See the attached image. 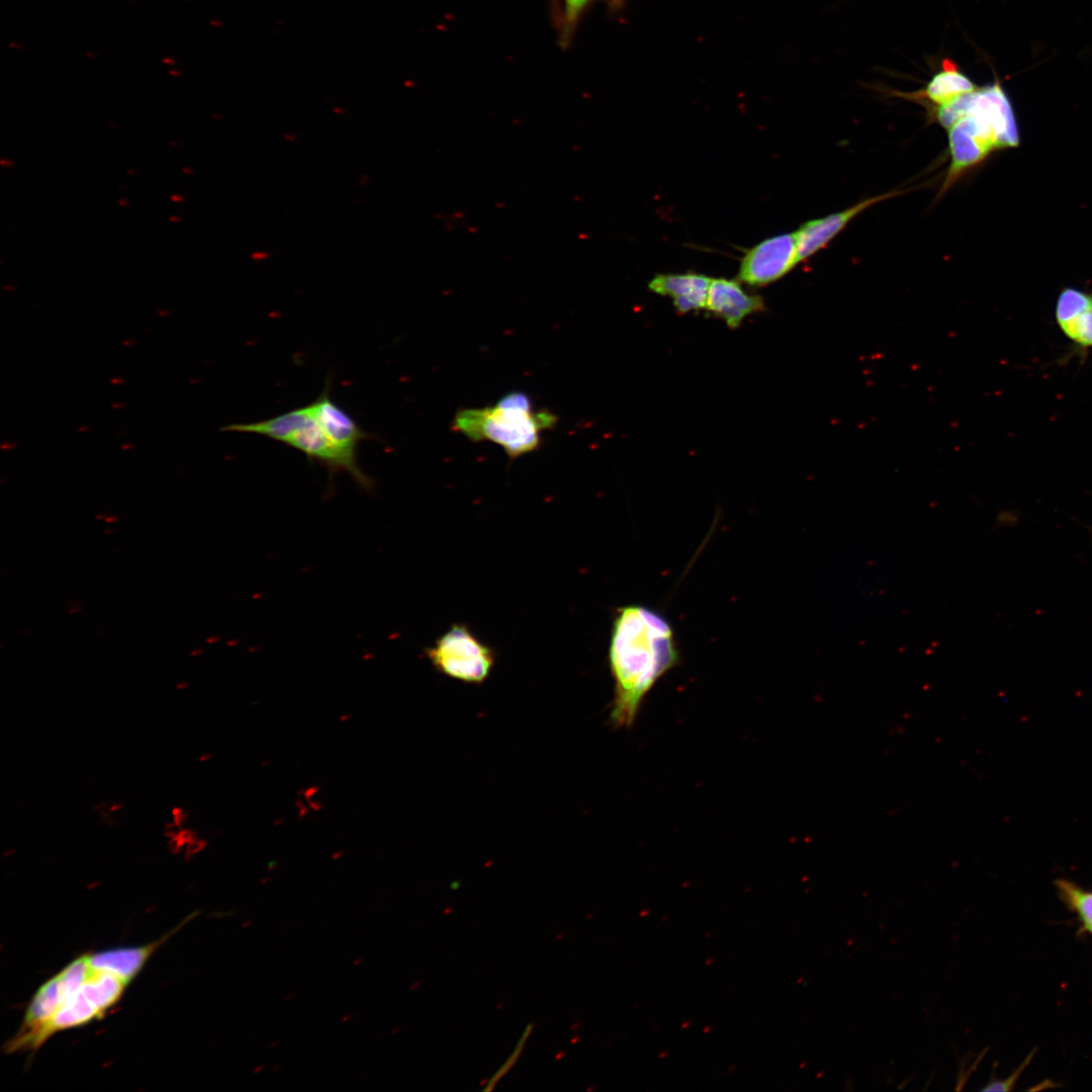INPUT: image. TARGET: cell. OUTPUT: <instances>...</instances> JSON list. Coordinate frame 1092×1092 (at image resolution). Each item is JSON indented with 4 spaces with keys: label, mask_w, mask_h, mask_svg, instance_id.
<instances>
[{
    "label": "cell",
    "mask_w": 1092,
    "mask_h": 1092,
    "mask_svg": "<svg viewBox=\"0 0 1092 1092\" xmlns=\"http://www.w3.org/2000/svg\"><path fill=\"white\" fill-rule=\"evenodd\" d=\"M558 418L546 410H535L522 391L503 395L493 405L462 408L453 419V429L472 442L490 441L511 458L535 451L542 432L552 429Z\"/></svg>",
    "instance_id": "7a4b0ae2"
},
{
    "label": "cell",
    "mask_w": 1092,
    "mask_h": 1092,
    "mask_svg": "<svg viewBox=\"0 0 1092 1092\" xmlns=\"http://www.w3.org/2000/svg\"><path fill=\"white\" fill-rule=\"evenodd\" d=\"M426 654L438 672L475 685L486 680L495 661L493 650L463 624H453Z\"/></svg>",
    "instance_id": "5b68a950"
},
{
    "label": "cell",
    "mask_w": 1092,
    "mask_h": 1092,
    "mask_svg": "<svg viewBox=\"0 0 1092 1092\" xmlns=\"http://www.w3.org/2000/svg\"><path fill=\"white\" fill-rule=\"evenodd\" d=\"M171 198H172L173 200H178V201H182V197H180V196H177V197H175V196H172Z\"/></svg>",
    "instance_id": "44dd1931"
},
{
    "label": "cell",
    "mask_w": 1092,
    "mask_h": 1092,
    "mask_svg": "<svg viewBox=\"0 0 1092 1092\" xmlns=\"http://www.w3.org/2000/svg\"><path fill=\"white\" fill-rule=\"evenodd\" d=\"M592 0H563V15L561 21L559 42L562 48H567L574 35L579 19Z\"/></svg>",
    "instance_id": "e0dca14e"
},
{
    "label": "cell",
    "mask_w": 1092,
    "mask_h": 1092,
    "mask_svg": "<svg viewBox=\"0 0 1092 1092\" xmlns=\"http://www.w3.org/2000/svg\"><path fill=\"white\" fill-rule=\"evenodd\" d=\"M226 432L264 436L305 454L310 461L324 465L331 472L344 471L364 489L370 490L372 479L354 460L339 450L325 434L309 404L283 413L271 419L233 424Z\"/></svg>",
    "instance_id": "3957f363"
},
{
    "label": "cell",
    "mask_w": 1092,
    "mask_h": 1092,
    "mask_svg": "<svg viewBox=\"0 0 1092 1092\" xmlns=\"http://www.w3.org/2000/svg\"><path fill=\"white\" fill-rule=\"evenodd\" d=\"M711 278L696 273L659 274L653 277L648 288L660 295L669 296L678 313L706 308Z\"/></svg>",
    "instance_id": "8fae6325"
},
{
    "label": "cell",
    "mask_w": 1092,
    "mask_h": 1092,
    "mask_svg": "<svg viewBox=\"0 0 1092 1092\" xmlns=\"http://www.w3.org/2000/svg\"><path fill=\"white\" fill-rule=\"evenodd\" d=\"M608 661L614 680L609 723L614 729H629L645 697L679 662L671 624L644 605L618 608L612 624Z\"/></svg>",
    "instance_id": "6da1fadb"
},
{
    "label": "cell",
    "mask_w": 1092,
    "mask_h": 1092,
    "mask_svg": "<svg viewBox=\"0 0 1092 1092\" xmlns=\"http://www.w3.org/2000/svg\"><path fill=\"white\" fill-rule=\"evenodd\" d=\"M1026 1064H1027V1061H1025L1019 1069H1017L1012 1075H1010L1009 1078H1007L1005 1080L990 1081L982 1090L983 1091H1009V1090H1011L1013 1088L1015 1082L1017 1081L1019 1075L1021 1074L1023 1068L1026 1066Z\"/></svg>",
    "instance_id": "d6986e66"
},
{
    "label": "cell",
    "mask_w": 1092,
    "mask_h": 1092,
    "mask_svg": "<svg viewBox=\"0 0 1092 1092\" xmlns=\"http://www.w3.org/2000/svg\"><path fill=\"white\" fill-rule=\"evenodd\" d=\"M92 974L87 956L79 957L39 987L32 997L20 1031L37 1028L75 994Z\"/></svg>",
    "instance_id": "52a82bcc"
},
{
    "label": "cell",
    "mask_w": 1092,
    "mask_h": 1092,
    "mask_svg": "<svg viewBox=\"0 0 1092 1092\" xmlns=\"http://www.w3.org/2000/svg\"><path fill=\"white\" fill-rule=\"evenodd\" d=\"M896 194L897 192H891L875 196L860 201L843 211L804 223L794 233L797 243V262L806 260L826 246L859 212Z\"/></svg>",
    "instance_id": "9c48e42d"
},
{
    "label": "cell",
    "mask_w": 1092,
    "mask_h": 1092,
    "mask_svg": "<svg viewBox=\"0 0 1092 1092\" xmlns=\"http://www.w3.org/2000/svg\"><path fill=\"white\" fill-rule=\"evenodd\" d=\"M609 8L613 12H619L623 9L625 0H608Z\"/></svg>",
    "instance_id": "ffe728a7"
},
{
    "label": "cell",
    "mask_w": 1092,
    "mask_h": 1092,
    "mask_svg": "<svg viewBox=\"0 0 1092 1092\" xmlns=\"http://www.w3.org/2000/svg\"><path fill=\"white\" fill-rule=\"evenodd\" d=\"M176 929L146 945L112 948L89 954L87 956L88 964L93 971L113 974L128 984L144 968L154 951L175 933Z\"/></svg>",
    "instance_id": "7c38bea8"
},
{
    "label": "cell",
    "mask_w": 1092,
    "mask_h": 1092,
    "mask_svg": "<svg viewBox=\"0 0 1092 1092\" xmlns=\"http://www.w3.org/2000/svg\"><path fill=\"white\" fill-rule=\"evenodd\" d=\"M1065 336L1083 348H1092V308L1059 326Z\"/></svg>",
    "instance_id": "ac0fdd59"
},
{
    "label": "cell",
    "mask_w": 1092,
    "mask_h": 1092,
    "mask_svg": "<svg viewBox=\"0 0 1092 1092\" xmlns=\"http://www.w3.org/2000/svg\"><path fill=\"white\" fill-rule=\"evenodd\" d=\"M706 308L736 329L746 316L762 311L764 302L759 295L745 292L736 280L715 278L711 279Z\"/></svg>",
    "instance_id": "30bf717a"
},
{
    "label": "cell",
    "mask_w": 1092,
    "mask_h": 1092,
    "mask_svg": "<svg viewBox=\"0 0 1092 1092\" xmlns=\"http://www.w3.org/2000/svg\"><path fill=\"white\" fill-rule=\"evenodd\" d=\"M975 85L956 65L943 61L942 70L927 83L923 94L936 105H944L956 98L974 91Z\"/></svg>",
    "instance_id": "5bb4252c"
},
{
    "label": "cell",
    "mask_w": 1092,
    "mask_h": 1092,
    "mask_svg": "<svg viewBox=\"0 0 1092 1092\" xmlns=\"http://www.w3.org/2000/svg\"><path fill=\"white\" fill-rule=\"evenodd\" d=\"M937 119L946 129L961 124L990 150L1019 142L1011 104L999 84L975 89L939 106Z\"/></svg>",
    "instance_id": "277c9868"
},
{
    "label": "cell",
    "mask_w": 1092,
    "mask_h": 1092,
    "mask_svg": "<svg viewBox=\"0 0 1092 1092\" xmlns=\"http://www.w3.org/2000/svg\"><path fill=\"white\" fill-rule=\"evenodd\" d=\"M947 130L951 161L942 186L943 191L951 186L964 171L984 160L991 151L959 123H954Z\"/></svg>",
    "instance_id": "4fadbf2b"
},
{
    "label": "cell",
    "mask_w": 1092,
    "mask_h": 1092,
    "mask_svg": "<svg viewBox=\"0 0 1092 1092\" xmlns=\"http://www.w3.org/2000/svg\"><path fill=\"white\" fill-rule=\"evenodd\" d=\"M797 264L795 234L775 236L746 252L738 279L752 286L766 285L786 275Z\"/></svg>",
    "instance_id": "8992f818"
},
{
    "label": "cell",
    "mask_w": 1092,
    "mask_h": 1092,
    "mask_svg": "<svg viewBox=\"0 0 1092 1092\" xmlns=\"http://www.w3.org/2000/svg\"><path fill=\"white\" fill-rule=\"evenodd\" d=\"M1092 308V294L1076 288L1064 289L1057 300L1056 320L1059 326Z\"/></svg>",
    "instance_id": "2e32d148"
},
{
    "label": "cell",
    "mask_w": 1092,
    "mask_h": 1092,
    "mask_svg": "<svg viewBox=\"0 0 1092 1092\" xmlns=\"http://www.w3.org/2000/svg\"><path fill=\"white\" fill-rule=\"evenodd\" d=\"M312 414L332 443L348 457L357 460L358 444L370 438L351 415L336 403L330 394L329 383L309 403Z\"/></svg>",
    "instance_id": "ba28073f"
},
{
    "label": "cell",
    "mask_w": 1092,
    "mask_h": 1092,
    "mask_svg": "<svg viewBox=\"0 0 1092 1092\" xmlns=\"http://www.w3.org/2000/svg\"><path fill=\"white\" fill-rule=\"evenodd\" d=\"M1062 898L1079 916L1084 928L1092 934V892L1085 891L1068 881H1058Z\"/></svg>",
    "instance_id": "9a60e30c"
}]
</instances>
